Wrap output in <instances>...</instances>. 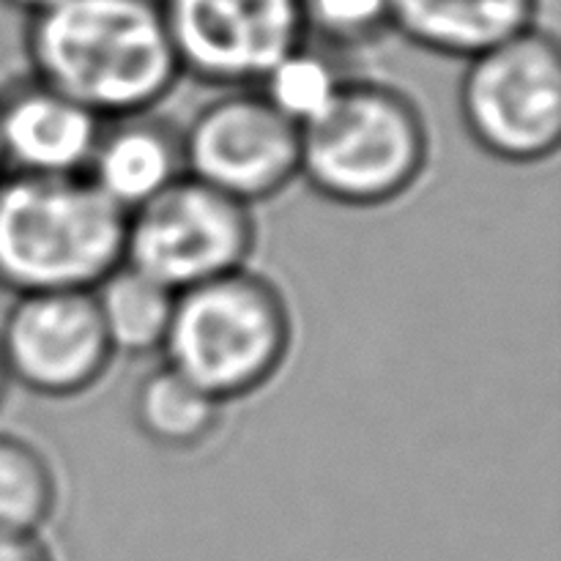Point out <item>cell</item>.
Listing matches in <instances>:
<instances>
[{
    "mask_svg": "<svg viewBox=\"0 0 561 561\" xmlns=\"http://www.w3.org/2000/svg\"><path fill=\"white\" fill-rule=\"evenodd\" d=\"M294 321L283 290L236 268L175 294L162 362L225 405L261 392L288 359Z\"/></svg>",
    "mask_w": 561,
    "mask_h": 561,
    "instance_id": "277c9868",
    "label": "cell"
},
{
    "mask_svg": "<svg viewBox=\"0 0 561 561\" xmlns=\"http://www.w3.org/2000/svg\"><path fill=\"white\" fill-rule=\"evenodd\" d=\"M460 118L488 157L510 164L551 159L561 142V49L540 25L466 60Z\"/></svg>",
    "mask_w": 561,
    "mask_h": 561,
    "instance_id": "5b68a950",
    "label": "cell"
},
{
    "mask_svg": "<svg viewBox=\"0 0 561 561\" xmlns=\"http://www.w3.org/2000/svg\"><path fill=\"white\" fill-rule=\"evenodd\" d=\"M345 80H348V75L337 64L332 49L305 42L263 77L257 91L285 118L294 121L296 126H305L337 96Z\"/></svg>",
    "mask_w": 561,
    "mask_h": 561,
    "instance_id": "2e32d148",
    "label": "cell"
},
{
    "mask_svg": "<svg viewBox=\"0 0 561 561\" xmlns=\"http://www.w3.org/2000/svg\"><path fill=\"white\" fill-rule=\"evenodd\" d=\"M11 387H14V383H11L9 370H5L3 354H0V405L5 403V394H9V389H11Z\"/></svg>",
    "mask_w": 561,
    "mask_h": 561,
    "instance_id": "ffe728a7",
    "label": "cell"
},
{
    "mask_svg": "<svg viewBox=\"0 0 561 561\" xmlns=\"http://www.w3.org/2000/svg\"><path fill=\"white\" fill-rule=\"evenodd\" d=\"M82 175L121 211H135L184 175L181 131L151 110L104 121Z\"/></svg>",
    "mask_w": 561,
    "mask_h": 561,
    "instance_id": "8fae6325",
    "label": "cell"
},
{
    "mask_svg": "<svg viewBox=\"0 0 561 561\" xmlns=\"http://www.w3.org/2000/svg\"><path fill=\"white\" fill-rule=\"evenodd\" d=\"M427 159L425 115L389 82L348 77L337 96L299 126V179L337 206L398 201L414 190Z\"/></svg>",
    "mask_w": 561,
    "mask_h": 561,
    "instance_id": "3957f363",
    "label": "cell"
},
{
    "mask_svg": "<svg viewBox=\"0 0 561 561\" xmlns=\"http://www.w3.org/2000/svg\"><path fill=\"white\" fill-rule=\"evenodd\" d=\"M25 58L102 121L148 113L181 77L159 0H60L27 16Z\"/></svg>",
    "mask_w": 561,
    "mask_h": 561,
    "instance_id": "6da1fadb",
    "label": "cell"
},
{
    "mask_svg": "<svg viewBox=\"0 0 561 561\" xmlns=\"http://www.w3.org/2000/svg\"><path fill=\"white\" fill-rule=\"evenodd\" d=\"M0 354L14 387L58 400L88 392L115 356L91 290L11 296Z\"/></svg>",
    "mask_w": 561,
    "mask_h": 561,
    "instance_id": "9c48e42d",
    "label": "cell"
},
{
    "mask_svg": "<svg viewBox=\"0 0 561 561\" xmlns=\"http://www.w3.org/2000/svg\"><path fill=\"white\" fill-rule=\"evenodd\" d=\"M0 561H55L38 535H0Z\"/></svg>",
    "mask_w": 561,
    "mask_h": 561,
    "instance_id": "ac0fdd59",
    "label": "cell"
},
{
    "mask_svg": "<svg viewBox=\"0 0 561 561\" xmlns=\"http://www.w3.org/2000/svg\"><path fill=\"white\" fill-rule=\"evenodd\" d=\"M58 507V477L36 444L0 433V535L33 537Z\"/></svg>",
    "mask_w": 561,
    "mask_h": 561,
    "instance_id": "9a60e30c",
    "label": "cell"
},
{
    "mask_svg": "<svg viewBox=\"0 0 561 561\" xmlns=\"http://www.w3.org/2000/svg\"><path fill=\"white\" fill-rule=\"evenodd\" d=\"M126 214L85 175L0 179V288L93 290L124 263Z\"/></svg>",
    "mask_w": 561,
    "mask_h": 561,
    "instance_id": "7a4b0ae2",
    "label": "cell"
},
{
    "mask_svg": "<svg viewBox=\"0 0 561 561\" xmlns=\"http://www.w3.org/2000/svg\"><path fill=\"white\" fill-rule=\"evenodd\" d=\"M255 239L252 206L184 173L126 214L124 261L181 294L244 268Z\"/></svg>",
    "mask_w": 561,
    "mask_h": 561,
    "instance_id": "8992f818",
    "label": "cell"
},
{
    "mask_svg": "<svg viewBox=\"0 0 561 561\" xmlns=\"http://www.w3.org/2000/svg\"><path fill=\"white\" fill-rule=\"evenodd\" d=\"M179 131L184 173L247 206L299 179V126L257 88H228Z\"/></svg>",
    "mask_w": 561,
    "mask_h": 561,
    "instance_id": "52a82bcc",
    "label": "cell"
},
{
    "mask_svg": "<svg viewBox=\"0 0 561 561\" xmlns=\"http://www.w3.org/2000/svg\"><path fill=\"white\" fill-rule=\"evenodd\" d=\"M181 75L206 85L257 88L307 42L299 0H159Z\"/></svg>",
    "mask_w": 561,
    "mask_h": 561,
    "instance_id": "ba28073f",
    "label": "cell"
},
{
    "mask_svg": "<svg viewBox=\"0 0 561 561\" xmlns=\"http://www.w3.org/2000/svg\"><path fill=\"white\" fill-rule=\"evenodd\" d=\"M102 124L91 110L31 75L0 91V148L9 173L82 175Z\"/></svg>",
    "mask_w": 561,
    "mask_h": 561,
    "instance_id": "30bf717a",
    "label": "cell"
},
{
    "mask_svg": "<svg viewBox=\"0 0 561 561\" xmlns=\"http://www.w3.org/2000/svg\"><path fill=\"white\" fill-rule=\"evenodd\" d=\"M392 31L425 53L469 60L537 25L540 0H389Z\"/></svg>",
    "mask_w": 561,
    "mask_h": 561,
    "instance_id": "7c38bea8",
    "label": "cell"
},
{
    "mask_svg": "<svg viewBox=\"0 0 561 561\" xmlns=\"http://www.w3.org/2000/svg\"><path fill=\"white\" fill-rule=\"evenodd\" d=\"M113 354H159L173 316L175 294L129 263H118L91 290Z\"/></svg>",
    "mask_w": 561,
    "mask_h": 561,
    "instance_id": "5bb4252c",
    "label": "cell"
},
{
    "mask_svg": "<svg viewBox=\"0 0 561 561\" xmlns=\"http://www.w3.org/2000/svg\"><path fill=\"white\" fill-rule=\"evenodd\" d=\"M3 3L11 5V9H16V11H25L27 16H33V14H38V11L49 9V5L60 3V0H3Z\"/></svg>",
    "mask_w": 561,
    "mask_h": 561,
    "instance_id": "d6986e66",
    "label": "cell"
},
{
    "mask_svg": "<svg viewBox=\"0 0 561 561\" xmlns=\"http://www.w3.org/2000/svg\"><path fill=\"white\" fill-rule=\"evenodd\" d=\"M307 42L327 49H356L392 31L389 0H299Z\"/></svg>",
    "mask_w": 561,
    "mask_h": 561,
    "instance_id": "e0dca14e",
    "label": "cell"
},
{
    "mask_svg": "<svg viewBox=\"0 0 561 561\" xmlns=\"http://www.w3.org/2000/svg\"><path fill=\"white\" fill-rule=\"evenodd\" d=\"M225 403L181 376L168 362L140 378L131 398L135 425L153 447L192 453L217 433Z\"/></svg>",
    "mask_w": 561,
    "mask_h": 561,
    "instance_id": "4fadbf2b",
    "label": "cell"
},
{
    "mask_svg": "<svg viewBox=\"0 0 561 561\" xmlns=\"http://www.w3.org/2000/svg\"><path fill=\"white\" fill-rule=\"evenodd\" d=\"M9 173V170H5V159H3V148H0V179H3V175Z\"/></svg>",
    "mask_w": 561,
    "mask_h": 561,
    "instance_id": "44dd1931",
    "label": "cell"
}]
</instances>
